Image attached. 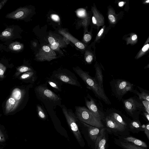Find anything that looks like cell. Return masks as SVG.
<instances>
[{"instance_id":"6da1fadb","label":"cell","mask_w":149,"mask_h":149,"mask_svg":"<svg viewBox=\"0 0 149 149\" xmlns=\"http://www.w3.org/2000/svg\"><path fill=\"white\" fill-rule=\"evenodd\" d=\"M73 70L84 82L87 88L92 91L97 97L106 104H111V102L105 93L104 89L99 86L93 77L89 74L88 72L84 71L78 67L74 68Z\"/></svg>"},{"instance_id":"7a4b0ae2","label":"cell","mask_w":149,"mask_h":149,"mask_svg":"<svg viewBox=\"0 0 149 149\" xmlns=\"http://www.w3.org/2000/svg\"><path fill=\"white\" fill-rule=\"evenodd\" d=\"M36 95L39 100L45 104L61 107V98L58 95L48 88L47 84H43L36 86L35 89Z\"/></svg>"},{"instance_id":"3957f363","label":"cell","mask_w":149,"mask_h":149,"mask_svg":"<svg viewBox=\"0 0 149 149\" xmlns=\"http://www.w3.org/2000/svg\"><path fill=\"white\" fill-rule=\"evenodd\" d=\"M74 113L77 118L81 122L99 128L104 127L101 120L85 107L75 106Z\"/></svg>"},{"instance_id":"277c9868","label":"cell","mask_w":149,"mask_h":149,"mask_svg":"<svg viewBox=\"0 0 149 149\" xmlns=\"http://www.w3.org/2000/svg\"><path fill=\"white\" fill-rule=\"evenodd\" d=\"M113 95L119 101L129 92H131L134 85L129 81L121 79H113L110 82Z\"/></svg>"},{"instance_id":"5b68a950","label":"cell","mask_w":149,"mask_h":149,"mask_svg":"<svg viewBox=\"0 0 149 149\" xmlns=\"http://www.w3.org/2000/svg\"><path fill=\"white\" fill-rule=\"evenodd\" d=\"M122 100L125 111L134 119H137L141 112L145 111L141 101L136 96Z\"/></svg>"},{"instance_id":"8992f818","label":"cell","mask_w":149,"mask_h":149,"mask_svg":"<svg viewBox=\"0 0 149 149\" xmlns=\"http://www.w3.org/2000/svg\"><path fill=\"white\" fill-rule=\"evenodd\" d=\"M61 107L69 127L77 140L80 144L83 139L77 123V118L75 114L71 109H68L64 105H62Z\"/></svg>"},{"instance_id":"52a82bcc","label":"cell","mask_w":149,"mask_h":149,"mask_svg":"<svg viewBox=\"0 0 149 149\" xmlns=\"http://www.w3.org/2000/svg\"><path fill=\"white\" fill-rule=\"evenodd\" d=\"M26 93L24 90L18 88H14L7 100L5 107V113L8 114L14 111L22 101Z\"/></svg>"},{"instance_id":"ba28073f","label":"cell","mask_w":149,"mask_h":149,"mask_svg":"<svg viewBox=\"0 0 149 149\" xmlns=\"http://www.w3.org/2000/svg\"><path fill=\"white\" fill-rule=\"evenodd\" d=\"M50 77L58 79L63 83L81 87L74 74L67 70H58L54 71L52 72Z\"/></svg>"},{"instance_id":"9c48e42d","label":"cell","mask_w":149,"mask_h":149,"mask_svg":"<svg viewBox=\"0 0 149 149\" xmlns=\"http://www.w3.org/2000/svg\"><path fill=\"white\" fill-rule=\"evenodd\" d=\"M85 101L87 108L96 117L101 120L104 119L106 112L100 101L93 98L88 93L85 97Z\"/></svg>"},{"instance_id":"30bf717a","label":"cell","mask_w":149,"mask_h":149,"mask_svg":"<svg viewBox=\"0 0 149 149\" xmlns=\"http://www.w3.org/2000/svg\"><path fill=\"white\" fill-rule=\"evenodd\" d=\"M56 58L55 53L47 45L43 46L38 54L36 55V59L38 61H50Z\"/></svg>"},{"instance_id":"8fae6325","label":"cell","mask_w":149,"mask_h":149,"mask_svg":"<svg viewBox=\"0 0 149 149\" xmlns=\"http://www.w3.org/2000/svg\"><path fill=\"white\" fill-rule=\"evenodd\" d=\"M105 112L106 115L112 117L118 122L126 127L127 123L125 119L124 115L121 111L111 108L107 109Z\"/></svg>"},{"instance_id":"7c38bea8","label":"cell","mask_w":149,"mask_h":149,"mask_svg":"<svg viewBox=\"0 0 149 149\" xmlns=\"http://www.w3.org/2000/svg\"><path fill=\"white\" fill-rule=\"evenodd\" d=\"M29 12V10L26 8H20L8 14L6 16V17L13 19H22L26 17Z\"/></svg>"},{"instance_id":"4fadbf2b","label":"cell","mask_w":149,"mask_h":149,"mask_svg":"<svg viewBox=\"0 0 149 149\" xmlns=\"http://www.w3.org/2000/svg\"><path fill=\"white\" fill-rule=\"evenodd\" d=\"M104 120L107 127L119 131H123L126 127L120 124L112 117L106 115Z\"/></svg>"},{"instance_id":"5bb4252c","label":"cell","mask_w":149,"mask_h":149,"mask_svg":"<svg viewBox=\"0 0 149 149\" xmlns=\"http://www.w3.org/2000/svg\"><path fill=\"white\" fill-rule=\"evenodd\" d=\"M107 139L105 136V129L102 128L95 142V149H105Z\"/></svg>"},{"instance_id":"9a60e30c","label":"cell","mask_w":149,"mask_h":149,"mask_svg":"<svg viewBox=\"0 0 149 149\" xmlns=\"http://www.w3.org/2000/svg\"><path fill=\"white\" fill-rule=\"evenodd\" d=\"M87 129L91 139L95 142L100 133L99 128L81 122Z\"/></svg>"},{"instance_id":"2e32d148","label":"cell","mask_w":149,"mask_h":149,"mask_svg":"<svg viewBox=\"0 0 149 149\" xmlns=\"http://www.w3.org/2000/svg\"><path fill=\"white\" fill-rule=\"evenodd\" d=\"M63 84L58 79L51 77L46 79V84H48L56 92L61 91Z\"/></svg>"},{"instance_id":"e0dca14e","label":"cell","mask_w":149,"mask_h":149,"mask_svg":"<svg viewBox=\"0 0 149 149\" xmlns=\"http://www.w3.org/2000/svg\"><path fill=\"white\" fill-rule=\"evenodd\" d=\"M139 90L140 93L136 90L133 89L131 92L137 95L140 100H144L149 102V91L144 89L141 87H137Z\"/></svg>"},{"instance_id":"ac0fdd59","label":"cell","mask_w":149,"mask_h":149,"mask_svg":"<svg viewBox=\"0 0 149 149\" xmlns=\"http://www.w3.org/2000/svg\"><path fill=\"white\" fill-rule=\"evenodd\" d=\"M95 73L94 79L102 88H103V76L100 68L98 66L95 67Z\"/></svg>"},{"instance_id":"d6986e66","label":"cell","mask_w":149,"mask_h":149,"mask_svg":"<svg viewBox=\"0 0 149 149\" xmlns=\"http://www.w3.org/2000/svg\"><path fill=\"white\" fill-rule=\"evenodd\" d=\"M124 139L126 141L130 142L137 146L144 148L147 147V145L145 142L134 137H127L124 138Z\"/></svg>"},{"instance_id":"ffe728a7","label":"cell","mask_w":149,"mask_h":149,"mask_svg":"<svg viewBox=\"0 0 149 149\" xmlns=\"http://www.w3.org/2000/svg\"><path fill=\"white\" fill-rule=\"evenodd\" d=\"M20 78L22 80H31L33 82L37 78L36 73L33 70L28 71L23 74L20 76Z\"/></svg>"},{"instance_id":"44dd1931","label":"cell","mask_w":149,"mask_h":149,"mask_svg":"<svg viewBox=\"0 0 149 149\" xmlns=\"http://www.w3.org/2000/svg\"><path fill=\"white\" fill-rule=\"evenodd\" d=\"M61 33L71 41L78 48L81 49H83L85 48V46L83 44L76 40L69 34L64 33L62 32H61Z\"/></svg>"},{"instance_id":"7402d4cb","label":"cell","mask_w":149,"mask_h":149,"mask_svg":"<svg viewBox=\"0 0 149 149\" xmlns=\"http://www.w3.org/2000/svg\"><path fill=\"white\" fill-rule=\"evenodd\" d=\"M23 47L24 45L17 42H13L9 46V48L10 49L16 52L20 51L23 49Z\"/></svg>"},{"instance_id":"603a6c76","label":"cell","mask_w":149,"mask_h":149,"mask_svg":"<svg viewBox=\"0 0 149 149\" xmlns=\"http://www.w3.org/2000/svg\"><path fill=\"white\" fill-rule=\"evenodd\" d=\"M13 29L11 28H8L5 29L1 33L0 37L5 39H9L13 36Z\"/></svg>"},{"instance_id":"cb8c5ba5","label":"cell","mask_w":149,"mask_h":149,"mask_svg":"<svg viewBox=\"0 0 149 149\" xmlns=\"http://www.w3.org/2000/svg\"><path fill=\"white\" fill-rule=\"evenodd\" d=\"M36 108L37 114L39 117L42 120H46L47 118V115L42 106L40 104H37Z\"/></svg>"},{"instance_id":"d4e9b609","label":"cell","mask_w":149,"mask_h":149,"mask_svg":"<svg viewBox=\"0 0 149 149\" xmlns=\"http://www.w3.org/2000/svg\"><path fill=\"white\" fill-rule=\"evenodd\" d=\"M121 145L126 149H145L144 148L135 145L131 143L128 142H120Z\"/></svg>"},{"instance_id":"484cf974","label":"cell","mask_w":149,"mask_h":149,"mask_svg":"<svg viewBox=\"0 0 149 149\" xmlns=\"http://www.w3.org/2000/svg\"><path fill=\"white\" fill-rule=\"evenodd\" d=\"M130 126L136 129H141L142 128L141 124L137 119H134L131 121L130 123Z\"/></svg>"},{"instance_id":"4316f807","label":"cell","mask_w":149,"mask_h":149,"mask_svg":"<svg viewBox=\"0 0 149 149\" xmlns=\"http://www.w3.org/2000/svg\"><path fill=\"white\" fill-rule=\"evenodd\" d=\"M17 70L19 74L33 70L31 68L26 66H21L17 68Z\"/></svg>"},{"instance_id":"83f0119b","label":"cell","mask_w":149,"mask_h":149,"mask_svg":"<svg viewBox=\"0 0 149 149\" xmlns=\"http://www.w3.org/2000/svg\"><path fill=\"white\" fill-rule=\"evenodd\" d=\"M140 100L142 103L145 111L149 114V102L144 100Z\"/></svg>"},{"instance_id":"f1b7e54d","label":"cell","mask_w":149,"mask_h":149,"mask_svg":"<svg viewBox=\"0 0 149 149\" xmlns=\"http://www.w3.org/2000/svg\"><path fill=\"white\" fill-rule=\"evenodd\" d=\"M6 68L3 64L0 63V78H3L4 77V73Z\"/></svg>"},{"instance_id":"f546056e","label":"cell","mask_w":149,"mask_h":149,"mask_svg":"<svg viewBox=\"0 0 149 149\" xmlns=\"http://www.w3.org/2000/svg\"><path fill=\"white\" fill-rule=\"evenodd\" d=\"M77 13L79 17H84L86 15V11L83 9H80L77 10Z\"/></svg>"},{"instance_id":"4dcf8cb0","label":"cell","mask_w":149,"mask_h":149,"mask_svg":"<svg viewBox=\"0 0 149 149\" xmlns=\"http://www.w3.org/2000/svg\"><path fill=\"white\" fill-rule=\"evenodd\" d=\"M48 40L49 44L52 46L55 45L56 42L58 41H56L55 38L52 36L49 37L48 38Z\"/></svg>"},{"instance_id":"1f68e13d","label":"cell","mask_w":149,"mask_h":149,"mask_svg":"<svg viewBox=\"0 0 149 149\" xmlns=\"http://www.w3.org/2000/svg\"><path fill=\"white\" fill-rule=\"evenodd\" d=\"M62 44L61 42H59V41H58L54 46L51 45V48L53 50H57L59 49L60 47L61 46Z\"/></svg>"},{"instance_id":"d6a6232c","label":"cell","mask_w":149,"mask_h":149,"mask_svg":"<svg viewBox=\"0 0 149 149\" xmlns=\"http://www.w3.org/2000/svg\"><path fill=\"white\" fill-rule=\"evenodd\" d=\"M144 130L147 138L148 139H149V124L148 123L145 125Z\"/></svg>"},{"instance_id":"836d02e7","label":"cell","mask_w":149,"mask_h":149,"mask_svg":"<svg viewBox=\"0 0 149 149\" xmlns=\"http://www.w3.org/2000/svg\"><path fill=\"white\" fill-rule=\"evenodd\" d=\"M93 59V57L91 55H89L87 56L85 58L86 62L88 63L91 62Z\"/></svg>"},{"instance_id":"e575fe53","label":"cell","mask_w":149,"mask_h":149,"mask_svg":"<svg viewBox=\"0 0 149 149\" xmlns=\"http://www.w3.org/2000/svg\"><path fill=\"white\" fill-rule=\"evenodd\" d=\"M51 17L53 20L55 21H58L60 20L59 16L55 14H52L51 15Z\"/></svg>"},{"instance_id":"d590c367","label":"cell","mask_w":149,"mask_h":149,"mask_svg":"<svg viewBox=\"0 0 149 149\" xmlns=\"http://www.w3.org/2000/svg\"><path fill=\"white\" fill-rule=\"evenodd\" d=\"M84 39L85 41L88 42L91 39V35L89 34H86L84 36Z\"/></svg>"},{"instance_id":"8d00e7d4","label":"cell","mask_w":149,"mask_h":149,"mask_svg":"<svg viewBox=\"0 0 149 149\" xmlns=\"http://www.w3.org/2000/svg\"><path fill=\"white\" fill-rule=\"evenodd\" d=\"M108 18L111 22L114 23L116 22V18L113 15L111 14L109 15L108 16Z\"/></svg>"},{"instance_id":"74e56055","label":"cell","mask_w":149,"mask_h":149,"mask_svg":"<svg viewBox=\"0 0 149 149\" xmlns=\"http://www.w3.org/2000/svg\"><path fill=\"white\" fill-rule=\"evenodd\" d=\"M5 141L4 134L0 130V142H3Z\"/></svg>"},{"instance_id":"f35d334b","label":"cell","mask_w":149,"mask_h":149,"mask_svg":"<svg viewBox=\"0 0 149 149\" xmlns=\"http://www.w3.org/2000/svg\"><path fill=\"white\" fill-rule=\"evenodd\" d=\"M143 113V115L145 117L146 119L147 120L149 121V114L148 113L145 111H143L142 112Z\"/></svg>"},{"instance_id":"ab89813d","label":"cell","mask_w":149,"mask_h":149,"mask_svg":"<svg viewBox=\"0 0 149 149\" xmlns=\"http://www.w3.org/2000/svg\"><path fill=\"white\" fill-rule=\"evenodd\" d=\"M149 48V44H147L143 47L142 48V51L143 52L147 51Z\"/></svg>"},{"instance_id":"60d3db41","label":"cell","mask_w":149,"mask_h":149,"mask_svg":"<svg viewBox=\"0 0 149 149\" xmlns=\"http://www.w3.org/2000/svg\"><path fill=\"white\" fill-rule=\"evenodd\" d=\"M7 0H4L0 3V10L6 3Z\"/></svg>"},{"instance_id":"b9f144b4","label":"cell","mask_w":149,"mask_h":149,"mask_svg":"<svg viewBox=\"0 0 149 149\" xmlns=\"http://www.w3.org/2000/svg\"><path fill=\"white\" fill-rule=\"evenodd\" d=\"M103 31H104V29H103L102 28V29H101V30L99 31V33L97 34L98 36H100L102 34V33L103 32Z\"/></svg>"},{"instance_id":"7bdbcfd3","label":"cell","mask_w":149,"mask_h":149,"mask_svg":"<svg viewBox=\"0 0 149 149\" xmlns=\"http://www.w3.org/2000/svg\"><path fill=\"white\" fill-rule=\"evenodd\" d=\"M137 36L136 35H134L132 36V40H135L137 38Z\"/></svg>"},{"instance_id":"ee69618b","label":"cell","mask_w":149,"mask_h":149,"mask_svg":"<svg viewBox=\"0 0 149 149\" xmlns=\"http://www.w3.org/2000/svg\"><path fill=\"white\" fill-rule=\"evenodd\" d=\"M92 22L94 24H95L97 23V21L95 17L93 16L92 18Z\"/></svg>"},{"instance_id":"f6af8a7d","label":"cell","mask_w":149,"mask_h":149,"mask_svg":"<svg viewBox=\"0 0 149 149\" xmlns=\"http://www.w3.org/2000/svg\"><path fill=\"white\" fill-rule=\"evenodd\" d=\"M124 4V2L123 1L120 2H119L118 3V5L119 6L121 7Z\"/></svg>"},{"instance_id":"bcb514c9","label":"cell","mask_w":149,"mask_h":149,"mask_svg":"<svg viewBox=\"0 0 149 149\" xmlns=\"http://www.w3.org/2000/svg\"><path fill=\"white\" fill-rule=\"evenodd\" d=\"M149 2V1L148 0V1H146V3H148Z\"/></svg>"}]
</instances>
